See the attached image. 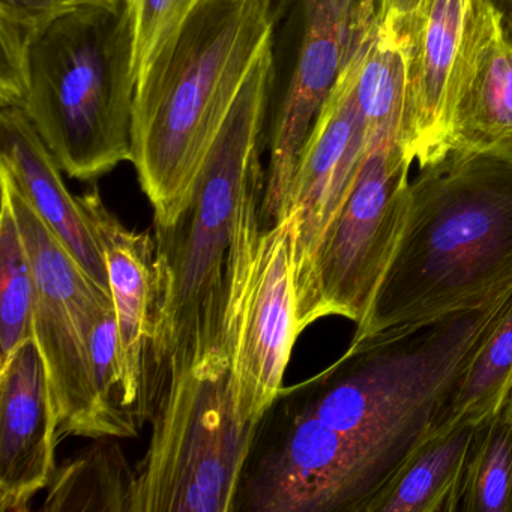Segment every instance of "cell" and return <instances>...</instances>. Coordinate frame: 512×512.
I'll return each instance as SVG.
<instances>
[{"mask_svg":"<svg viewBox=\"0 0 512 512\" xmlns=\"http://www.w3.org/2000/svg\"><path fill=\"white\" fill-rule=\"evenodd\" d=\"M275 44L245 80L190 205L154 224V307L143 380V422L170 386L200 365L229 361L226 326L245 251L263 229L266 116Z\"/></svg>","mask_w":512,"mask_h":512,"instance_id":"obj_1","label":"cell"},{"mask_svg":"<svg viewBox=\"0 0 512 512\" xmlns=\"http://www.w3.org/2000/svg\"><path fill=\"white\" fill-rule=\"evenodd\" d=\"M458 512H512V392L476 424Z\"/></svg>","mask_w":512,"mask_h":512,"instance_id":"obj_21","label":"cell"},{"mask_svg":"<svg viewBox=\"0 0 512 512\" xmlns=\"http://www.w3.org/2000/svg\"><path fill=\"white\" fill-rule=\"evenodd\" d=\"M377 19L401 23L415 10L419 0H376Z\"/></svg>","mask_w":512,"mask_h":512,"instance_id":"obj_26","label":"cell"},{"mask_svg":"<svg viewBox=\"0 0 512 512\" xmlns=\"http://www.w3.org/2000/svg\"><path fill=\"white\" fill-rule=\"evenodd\" d=\"M77 7L83 5H118L122 0H73Z\"/></svg>","mask_w":512,"mask_h":512,"instance_id":"obj_27","label":"cell"},{"mask_svg":"<svg viewBox=\"0 0 512 512\" xmlns=\"http://www.w3.org/2000/svg\"><path fill=\"white\" fill-rule=\"evenodd\" d=\"M73 0H0V73L22 80L31 71L38 38L70 11Z\"/></svg>","mask_w":512,"mask_h":512,"instance_id":"obj_23","label":"cell"},{"mask_svg":"<svg viewBox=\"0 0 512 512\" xmlns=\"http://www.w3.org/2000/svg\"><path fill=\"white\" fill-rule=\"evenodd\" d=\"M277 0H205L137 82L133 158L154 211L172 224L256 62L275 43Z\"/></svg>","mask_w":512,"mask_h":512,"instance_id":"obj_3","label":"cell"},{"mask_svg":"<svg viewBox=\"0 0 512 512\" xmlns=\"http://www.w3.org/2000/svg\"><path fill=\"white\" fill-rule=\"evenodd\" d=\"M34 274L13 206L0 209V367L32 334Z\"/></svg>","mask_w":512,"mask_h":512,"instance_id":"obj_22","label":"cell"},{"mask_svg":"<svg viewBox=\"0 0 512 512\" xmlns=\"http://www.w3.org/2000/svg\"><path fill=\"white\" fill-rule=\"evenodd\" d=\"M79 199L109 272L125 403L142 427L143 380L154 307V239L151 232H136L122 224L97 187Z\"/></svg>","mask_w":512,"mask_h":512,"instance_id":"obj_16","label":"cell"},{"mask_svg":"<svg viewBox=\"0 0 512 512\" xmlns=\"http://www.w3.org/2000/svg\"><path fill=\"white\" fill-rule=\"evenodd\" d=\"M512 146V40L493 0H473L454 83L449 151Z\"/></svg>","mask_w":512,"mask_h":512,"instance_id":"obj_15","label":"cell"},{"mask_svg":"<svg viewBox=\"0 0 512 512\" xmlns=\"http://www.w3.org/2000/svg\"><path fill=\"white\" fill-rule=\"evenodd\" d=\"M511 392L512 304L446 395L430 431L479 424L496 412Z\"/></svg>","mask_w":512,"mask_h":512,"instance_id":"obj_20","label":"cell"},{"mask_svg":"<svg viewBox=\"0 0 512 512\" xmlns=\"http://www.w3.org/2000/svg\"><path fill=\"white\" fill-rule=\"evenodd\" d=\"M149 422L131 512H233L257 424L236 409L232 364L187 371Z\"/></svg>","mask_w":512,"mask_h":512,"instance_id":"obj_6","label":"cell"},{"mask_svg":"<svg viewBox=\"0 0 512 512\" xmlns=\"http://www.w3.org/2000/svg\"><path fill=\"white\" fill-rule=\"evenodd\" d=\"M136 469L112 437L95 439L56 467L41 511L131 512Z\"/></svg>","mask_w":512,"mask_h":512,"instance_id":"obj_19","label":"cell"},{"mask_svg":"<svg viewBox=\"0 0 512 512\" xmlns=\"http://www.w3.org/2000/svg\"><path fill=\"white\" fill-rule=\"evenodd\" d=\"M305 7L317 11L346 29L355 40H362L377 17L376 0H302Z\"/></svg>","mask_w":512,"mask_h":512,"instance_id":"obj_25","label":"cell"},{"mask_svg":"<svg viewBox=\"0 0 512 512\" xmlns=\"http://www.w3.org/2000/svg\"><path fill=\"white\" fill-rule=\"evenodd\" d=\"M407 455L353 439L280 392L257 422L233 512H364Z\"/></svg>","mask_w":512,"mask_h":512,"instance_id":"obj_7","label":"cell"},{"mask_svg":"<svg viewBox=\"0 0 512 512\" xmlns=\"http://www.w3.org/2000/svg\"><path fill=\"white\" fill-rule=\"evenodd\" d=\"M512 286V146L449 151L409 185L400 244L352 343L476 307Z\"/></svg>","mask_w":512,"mask_h":512,"instance_id":"obj_2","label":"cell"},{"mask_svg":"<svg viewBox=\"0 0 512 512\" xmlns=\"http://www.w3.org/2000/svg\"><path fill=\"white\" fill-rule=\"evenodd\" d=\"M473 0H419L400 25L406 40L401 145L419 169L451 145L455 74Z\"/></svg>","mask_w":512,"mask_h":512,"instance_id":"obj_12","label":"cell"},{"mask_svg":"<svg viewBox=\"0 0 512 512\" xmlns=\"http://www.w3.org/2000/svg\"><path fill=\"white\" fill-rule=\"evenodd\" d=\"M476 425L430 431L364 512H458Z\"/></svg>","mask_w":512,"mask_h":512,"instance_id":"obj_18","label":"cell"},{"mask_svg":"<svg viewBox=\"0 0 512 512\" xmlns=\"http://www.w3.org/2000/svg\"><path fill=\"white\" fill-rule=\"evenodd\" d=\"M130 17L139 82L205 0H122Z\"/></svg>","mask_w":512,"mask_h":512,"instance_id":"obj_24","label":"cell"},{"mask_svg":"<svg viewBox=\"0 0 512 512\" xmlns=\"http://www.w3.org/2000/svg\"><path fill=\"white\" fill-rule=\"evenodd\" d=\"M512 304V286L476 307L350 343L334 364L281 394L323 424L412 452Z\"/></svg>","mask_w":512,"mask_h":512,"instance_id":"obj_4","label":"cell"},{"mask_svg":"<svg viewBox=\"0 0 512 512\" xmlns=\"http://www.w3.org/2000/svg\"><path fill=\"white\" fill-rule=\"evenodd\" d=\"M289 218L265 226L251 245L233 290L226 326L236 409L256 425L283 389L298 340Z\"/></svg>","mask_w":512,"mask_h":512,"instance_id":"obj_10","label":"cell"},{"mask_svg":"<svg viewBox=\"0 0 512 512\" xmlns=\"http://www.w3.org/2000/svg\"><path fill=\"white\" fill-rule=\"evenodd\" d=\"M374 146L358 100L355 50L341 68L305 142L278 220L289 218L292 223L295 296L307 283L320 242Z\"/></svg>","mask_w":512,"mask_h":512,"instance_id":"obj_11","label":"cell"},{"mask_svg":"<svg viewBox=\"0 0 512 512\" xmlns=\"http://www.w3.org/2000/svg\"><path fill=\"white\" fill-rule=\"evenodd\" d=\"M412 164L400 140L371 149L296 295L299 335L329 316L364 322L403 235Z\"/></svg>","mask_w":512,"mask_h":512,"instance_id":"obj_9","label":"cell"},{"mask_svg":"<svg viewBox=\"0 0 512 512\" xmlns=\"http://www.w3.org/2000/svg\"><path fill=\"white\" fill-rule=\"evenodd\" d=\"M0 161L10 167L46 223L92 280L110 293L109 272L79 196L68 191L62 169L20 107L0 112Z\"/></svg>","mask_w":512,"mask_h":512,"instance_id":"obj_17","label":"cell"},{"mask_svg":"<svg viewBox=\"0 0 512 512\" xmlns=\"http://www.w3.org/2000/svg\"><path fill=\"white\" fill-rule=\"evenodd\" d=\"M136 86L124 2L83 5L35 43L23 112L65 175L97 181L131 163Z\"/></svg>","mask_w":512,"mask_h":512,"instance_id":"obj_5","label":"cell"},{"mask_svg":"<svg viewBox=\"0 0 512 512\" xmlns=\"http://www.w3.org/2000/svg\"><path fill=\"white\" fill-rule=\"evenodd\" d=\"M353 52L352 41L340 26L302 11L295 65L266 140L269 163L262 205L265 226L280 220L305 142Z\"/></svg>","mask_w":512,"mask_h":512,"instance_id":"obj_13","label":"cell"},{"mask_svg":"<svg viewBox=\"0 0 512 512\" xmlns=\"http://www.w3.org/2000/svg\"><path fill=\"white\" fill-rule=\"evenodd\" d=\"M0 188L31 259L32 334L46 371L56 443L67 437L104 439L91 338L98 316L113 304L112 293L92 280L2 161Z\"/></svg>","mask_w":512,"mask_h":512,"instance_id":"obj_8","label":"cell"},{"mask_svg":"<svg viewBox=\"0 0 512 512\" xmlns=\"http://www.w3.org/2000/svg\"><path fill=\"white\" fill-rule=\"evenodd\" d=\"M52 406L34 338L0 367V511L28 512L56 470Z\"/></svg>","mask_w":512,"mask_h":512,"instance_id":"obj_14","label":"cell"}]
</instances>
